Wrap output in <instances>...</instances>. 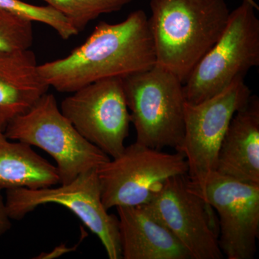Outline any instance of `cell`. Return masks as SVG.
I'll return each mask as SVG.
<instances>
[{"label":"cell","instance_id":"5bb4252c","mask_svg":"<svg viewBox=\"0 0 259 259\" xmlns=\"http://www.w3.org/2000/svg\"><path fill=\"white\" fill-rule=\"evenodd\" d=\"M38 65L30 49L0 54V131L5 132L12 121L49 91Z\"/></svg>","mask_w":259,"mask_h":259},{"label":"cell","instance_id":"9a60e30c","mask_svg":"<svg viewBox=\"0 0 259 259\" xmlns=\"http://www.w3.org/2000/svg\"><path fill=\"white\" fill-rule=\"evenodd\" d=\"M59 184L56 166L37 154L30 145L8 139L0 131V189L30 190Z\"/></svg>","mask_w":259,"mask_h":259},{"label":"cell","instance_id":"3957f363","mask_svg":"<svg viewBox=\"0 0 259 259\" xmlns=\"http://www.w3.org/2000/svg\"><path fill=\"white\" fill-rule=\"evenodd\" d=\"M122 82L136 142L178 151L185 135L186 100L182 81L156 64L122 78Z\"/></svg>","mask_w":259,"mask_h":259},{"label":"cell","instance_id":"ac0fdd59","mask_svg":"<svg viewBox=\"0 0 259 259\" xmlns=\"http://www.w3.org/2000/svg\"><path fill=\"white\" fill-rule=\"evenodd\" d=\"M28 19L0 9V54L30 49L33 42V27Z\"/></svg>","mask_w":259,"mask_h":259},{"label":"cell","instance_id":"52a82bcc","mask_svg":"<svg viewBox=\"0 0 259 259\" xmlns=\"http://www.w3.org/2000/svg\"><path fill=\"white\" fill-rule=\"evenodd\" d=\"M183 153H170L135 142L97 168L105 208L147 203L170 177L187 175Z\"/></svg>","mask_w":259,"mask_h":259},{"label":"cell","instance_id":"ba28073f","mask_svg":"<svg viewBox=\"0 0 259 259\" xmlns=\"http://www.w3.org/2000/svg\"><path fill=\"white\" fill-rule=\"evenodd\" d=\"M250 96L244 79H238L204 101L186 102L185 135L178 152L185 156L189 183L194 188H201L215 171L218 153L230 122Z\"/></svg>","mask_w":259,"mask_h":259},{"label":"cell","instance_id":"6da1fadb","mask_svg":"<svg viewBox=\"0 0 259 259\" xmlns=\"http://www.w3.org/2000/svg\"><path fill=\"white\" fill-rule=\"evenodd\" d=\"M156 64L148 18L139 10L120 23L100 22L69 55L38 65V69L50 88L72 93L95 81L126 77Z\"/></svg>","mask_w":259,"mask_h":259},{"label":"cell","instance_id":"4fadbf2b","mask_svg":"<svg viewBox=\"0 0 259 259\" xmlns=\"http://www.w3.org/2000/svg\"><path fill=\"white\" fill-rule=\"evenodd\" d=\"M215 172L259 185V99L251 95L233 116L218 153Z\"/></svg>","mask_w":259,"mask_h":259},{"label":"cell","instance_id":"30bf717a","mask_svg":"<svg viewBox=\"0 0 259 259\" xmlns=\"http://www.w3.org/2000/svg\"><path fill=\"white\" fill-rule=\"evenodd\" d=\"M190 186L217 211L218 243L223 254L228 259L254 258L259 235V185L245 183L214 171L201 188Z\"/></svg>","mask_w":259,"mask_h":259},{"label":"cell","instance_id":"2e32d148","mask_svg":"<svg viewBox=\"0 0 259 259\" xmlns=\"http://www.w3.org/2000/svg\"><path fill=\"white\" fill-rule=\"evenodd\" d=\"M60 13L78 31L102 15L119 11L134 0H42Z\"/></svg>","mask_w":259,"mask_h":259},{"label":"cell","instance_id":"8fae6325","mask_svg":"<svg viewBox=\"0 0 259 259\" xmlns=\"http://www.w3.org/2000/svg\"><path fill=\"white\" fill-rule=\"evenodd\" d=\"M190 253L192 259H221L209 205L189 185L187 175L167 179L147 203Z\"/></svg>","mask_w":259,"mask_h":259},{"label":"cell","instance_id":"9c48e42d","mask_svg":"<svg viewBox=\"0 0 259 259\" xmlns=\"http://www.w3.org/2000/svg\"><path fill=\"white\" fill-rule=\"evenodd\" d=\"M71 94L61 102L65 117L110 158L120 156L131 123L122 78L100 80Z\"/></svg>","mask_w":259,"mask_h":259},{"label":"cell","instance_id":"d6986e66","mask_svg":"<svg viewBox=\"0 0 259 259\" xmlns=\"http://www.w3.org/2000/svg\"><path fill=\"white\" fill-rule=\"evenodd\" d=\"M11 221L7 209L5 199L0 189V236L4 235L11 228Z\"/></svg>","mask_w":259,"mask_h":259},{"label":"cell","instance_id":"277c9868","mask_svg":"<svg viewBox=\"0 0 259 259\" xmlns=\"http://www.w3.org/2000/svg\"><path fill=\"white\" fill-rule=\"evenodd\" d=\"M258 11L255 0H242L231 12L222 35L184 83L186 102L204 101L258 66Z\"/></svg>","mask_w":259,"mask_h":259},{"label":"cell","instance_id":"8992f818","mask_svg":"<svg viewBox=\"0 0 259 259\" xmlns=\"http://www.w3.org/2000/svg\"><path fill=\"white\" fill-rule=\"evenodd\" d=\"M59 185L36 190H6L5 204L10 218L23 219L44 204L64 206L98 237L109 258H122L118 218L109 214L104 206L97 169L84 172L69 184Z\"/></svg>","mask_w":259,"mask_h":259},{"label":"cell","instance_id":"e0dca14e","mask_svg":"<svg viewBox=\"0 0 259 259\" xmlns=\"http://www.w3.org/2000/svg\"><path fill=\"white\" fill-rule=\"evenodd\" d=\"M0 9L28 19L30 21L49 25L64 40H68L79 34V31L67 19L49 5L37 6L28 4L22 0H0Z\"/></svg>","mask_w":259,"mask_h":259},{"label":"cell","instance_id":"7a4b0ae2","mask_svg":"<svg viewBox=\"0 0 259 259\" xmlns=\"http://www.w3.org/2000/svg\"><path fill=\"white\" fill-rule=\"evenodd\" d=\"M150 8L156 64L184 84L222 35L231 11L226 0H151Z\"/></svg>","mask_w":259,"mask_h":259},{"label":"cell","instance_id":"7c38bea8","mask_svg":"<svg viewBox=\"0 0 259 259\" xmlns=\"http://www.w3.org/2000/svg\"><path fill=\"white\" fill-rule=\"evenodd\" d=\"M116 208L122 258L192 259L171 232L144 204Z\"/></svg>","mask_w":259,"mask_h":259},{"label":"cell","instance_id":"5b68a950","mask_svg":"<svg viewBox=\"0 0 259 259\" xmlns=\"http://www.w3.org/2000/svg\"><path fill=\"white\" fill-rule=\"evenodd\" d=\"M8 139L44 150L56 161L59 184L66 185L110 159L84 139L61 112L56 97L46 93L5 131Z\"/></svg>","mask_w":259,"mask_h":259}]
</instances>
